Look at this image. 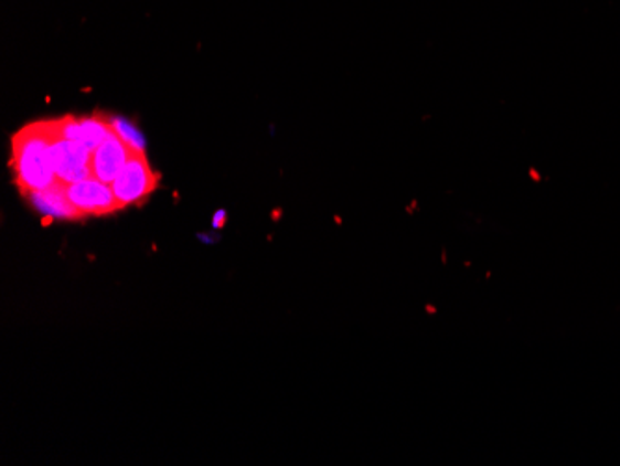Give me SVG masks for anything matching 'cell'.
Here are the masks:
<instances>
[{
	"mask_svg": "<svg viewBox=\"0 0 620 466\" xmlns=\"http://www.w3.org/2000/svg\"><path fill=\"white\" fill-rule=\"evenodd\" d=\"M56 138L53 121L30 123L12 138V166L15 184L23 195L54 187L58 179L51 160V146Z\"/></svg>",
	"mask_w": 620,
	"mask_h": 466,
	"instance_id": "obj_1",
	"label": "cell"
},
{
	"mask_svg": "<svg viewBox=\"0 0 620 466\" xmlns=\"http://www.w3.org/2000/svg\"><path fill=\"white\" fill-rule=\"evenodd\" d=\"M160 184V176L151 168L146 155H135L110 187L121 210L141 204Z\"/></svg>",
	"mask_w": 620,
	"mask_h": 466,
	"instance_id": "obj_2",
	"label": "cell"
},
{
	"mask_svg": "<svg viewBox=\"0 0 620 466\" xmlns=\"http://www.w3.org/2000/svg\"><path fill=\"white\" fill-rule=\"evenodd\" d=\"M108 119H110L111 130L132 149L135 155H146V138L132 123L127 121L124 117L110 116Z\"/></svg>",
	"mask_w": 620,
	"mask_h": 466,
	"instance_id": "obj_8",
	"label": "cell"
},
{
	"mask_svg": "<svg viewBox=\"0 0 620 466\" xmlns=\"http://www.w3.org/2000/svg\"><path fill=\"white\" fill-rule=\"evenodd\" d=\"M92 155L88 147L76 141L65 140L56 135L51 146V160H53L54 173L62 184L86 181L94 177L92 168Z\"/></svg>",
	"mask_w": 620,
	"mask_h": 466,
	"instance_id": "obj_3",
	"label": "cell"
},
{
	"mask_svg": "<svg viewBox=\"0 0 620 466\" xmlns=\"http://www.w3.org/2000/svg\"><path fill=\"white\" fill-rule=\"evenodd\" d=\"M132 157V149L111 130L110 136L92 155L95 179L111 184Z\"/></svg>",
	"mask_w": 620,
	"mask_h": 466,
	"instance_id": "obj_6",
	"label": "cell"
},
{
	"mask_svg": "<svg viewBox=\"0 0 620 466\" xmlns=\"http://www.w3.org/2000/svg\"><path fill=\"white\" fill-rule=\"evenodd\" d=\"M67 198L84 216H106L121 210L110 184L89 177L86 181L65 184Z\"/></svg>",
	"mask_w": 620,
	"mask_h": 466,
	"instance_id": "obj_4",
	"label": "cell"
},
{
	"mask_svg": "<svg viewBox=\"0 0 620 466\" xmlns=\"http://www.w3.org/2000/svg\"><path fill=\"white\" fill-rule=\"evenodd\" d=\"M223 223H225V210H220L214 216V227H223Z\"/></svg>",
	"mask_w": 620,
	"mask_h": 466,
	"instance_id": "obj_9",
	"label": "cell"
},
{
	"mask_svg": "<svg viewBox=\"0 0 620 466\" xmlns=\"http://www.w3.org/2000/svg\"><path fill=\"white\" fill-rule=\"evenodd\" d=\"M24 198L29 199L30 206L38 210L45 220H60V222H78L84 216L75 204L71 203L67 198L65 184L56 182L54 187L40 192L26 193Z\"/></svg>",
	"mask_w": 620,
	"mask_h": 466,
	"instance_id": "obj_7",
	"label": "cell"
},
{
	"mask_svg": "<svg viewBox=\"0 0 620 466\" xmlns=\"http://www.w3.org/2000/svg\"><path fill=\"white\" fill-rule=\"evenodd\" d=\"M110 116L95 112L94 116H65L54 119L56 135L65 140L76 141L94 152L110 136Z\"/></svg>",
	"mask_w": 620,
	"mask_h": 466,
	"instance_id": "obj_5",
	"label": "cell"
}]
</instances>
